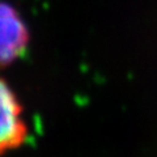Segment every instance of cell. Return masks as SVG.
<instances>
[{
    "label": "cell",
    "instance_id": "1",
    "mask_svg": "<svg viewBox=\"0 0 157 157\" xmlns=\"http://www.w3.org/2000/svg\"><path fill=\"white\" fill-rule=\"evenodd\" d=\"M26 136L28 127L20 102L0 77V155L22 145Z\"/></svg>",
    "mask_w": 157,
    "mask_h": 157
},
{
    "label": "cell",
    "instance_id": "2",
    "mask_svg": "<svg viewBox=\"0 0 157 157\" xmlns=\"http://www.w3.org/2000/svg\"><path fill=\"white\" fill-rule=\"evenodd\" d=\"M28 33L11 7L0 4V64L9 63L24 51Z\"/></svg>",
    "mask_w": 157,
    "mask_h": 157
}]
</instances>
